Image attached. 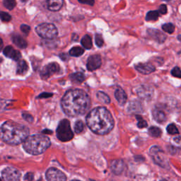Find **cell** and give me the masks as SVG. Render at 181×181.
Returning <instances> with one entry per match:
<instances>
[{
	"mask_svg": "<svg viewBox=\"0 0 181 181\" xmlns=\"http://www.w3.org/2000/svg\"><path fill=\"white\" fill-rule=\"evenodd\" d=\"M91 100L87 93L82 89L69 90L61 101L62 108L66 115L70 117L82 115L87 112Z\"/></svg>",
	"mask_w": 181,
	"mask_h": 181,
	"instance_id": "cell-1",
	"label": "cell"
},
{
	"mask_svg": "<svg viewBox=\"0 0 181 181\" xmlns=\"http://www.w3.org/2000/svg\"><path fill=\"white\" fill-rule=\"evenodd\" d=\"M86 123L93 132L105 135L113 129L115 122L109 110L104 107H98L88 113Z\"/></svg>",
	"mask_w": 181,
	"mask_h": 181,
	"instance_id": "cell-2",
	"label": "cell"
},
{
	"mask_svg": "<svg viewBox=\"0 0 181 181\" xmlns=\"http://www.w3.org/2000/svg\"><path fill=\"white\" fill-rule=\"evenodd\" d=\"M29 137V130L23 125L6 121L0 127V138L10 145H18Z\"/></svg>",
	"mask_w": 181,
	"mask_h": 181,
	"instance_id": "cell-3",
	"label": "cell"
},
{
	"mask_svg": "<svg viewBox=\"0 0 181 181\" xmlns=\"http://www.w3.org/2000/svg\"><path fill=\"white\" fill-rule=\"evenodd\" d=\"M51 140L46 136L34 135L29 136L23 144L25 151L32 155H39L44 153L51 146Z\"/></svg>",
	"mask_w": 181,
	"mask_h": 181,
	"instance_id": "cell-4",
	"label": "cell"
},
{
	"mask_svg": "<svg viewBox=\"0 0 181 181\" xmlns=\"http://www.w3.org/2000/svg\"><path fill=\"white\" fill-rule=\"evenodd\" d=\"M57 137L60 141H68L72 140L74 134L71 129L70 122L68 120L64 119L60 122L57 128Z\"/></svg>",
	"mask_w": 181,
	"mask_h": 181,
	"instance_id": "cell-5",
	"label": "cell"
},
{
	"mask_svg": "<svg viewBox=\"0 0 181 181\" xmlns=\"http://www.w3.org/2000/svg\"><path fill=\"white\" fill-rule=\"evenodd\" d=\"M149 154L155 163L161 166V168L169 169L170 165L168 158L165 153L159 146H153L149 150Z\"/></svg>",
	"mask_w": 181,
	"mask_h": 181,
	"instance_id": "cell-6",
	"label": "cell"
},
{
	"mask_svg": "<svg viewBox=\"0 0 181 181\" xmlns=\"http://www.w3.org/2000/svg\"><path fill=\"white\" fill-rule=\"evenodd\" d=\"M35 31L42 38L47 40H52L55 38L58 35L56 26L52 24L45 23L38 25L35 28Z\"/></svg>",
	"mask_w": 181,
	"mask_h": 181,
	"instance_id": "cell-7",
	"label": "cell"
},
{
	"mask_svg": "<svg viewBox=\"0 0 181 181\" xmlns=\"http://www.w3.org/2000/svg\"><path fill=\"white\" fill-rule=\"evenodd\" d=\"M2 178L4 181H19L21 173L13 167H7L2 171Z\"/></svg>",
	"mask_w": 181,
	"mask_h": 181,
	"instance_id": "cell-8",
	"label": "cell"
},
{
	"mask_svg": "<svg viewBox=\"0 0 181 181\" xmlns=\"http://www.w3.org/2000/svg\"><path fill=\"white\" fill-rule=\"evenodd\" d=\"M60 67L59 65L56 62L50 63L44 67L40 72V77L43 79H48L52 75L59 73Z\"/></svg>",
	"mask_w": 181,
	"mask_h": 181,
	"instance_id": "cell-9",
	"label": "cell"
},
{
	"mask_svg": "<svg viewBox=\"0 0 181 181\" xmlns=\"http://www.w3.org/2000/svg\"><path fill=\"white\" fill-rule=\"evenodd\" d=\"M45 176L48 181H67L65 174L55 168H49L46 172Z\"/></svg>",
	"mask_w": 181,
	"mask_h": 181,
	"instance_id": "cell-10",
	"label": "cell"
},
{
	"mask_svg": "<svg viewBox=\"0 0 181 181\" xmlns=\"http://www.w3.org/2000/svg\"><path fill=\"white\" fill-rule=\"evenodd\" d=\"M101 58L98 55H91L88 57L87 60V67L88 70L94 71L96 69H98L101 66Z\"/></svg>",
	"mask_w": 181,
	"mask_h": 181,
	"instance_id": "cell-11",
	"label": "cell"
},
{
	"mask_svg": "<svg viewBox=\"0 0 181 181\" xmlns=\"http://www.w3.org/2000/svg\"><path fill=\"white\" fill-rule=\"evenodd\" d=\"M125 163L122 159H115L111 161V171L115 175H120L125 170Z\"/></svg>",
	"mask_w": 181,
	"mask_h": 181,
	"instance_id": "cell-12",
	"label": "cell"
},
{
	"mask_svg": "<svg viewBox=\"0 0 181 181\" xmlns=\"http://www.w3.org/2000/svg\"><path fill=\"white\" fill-rule=\"evenodd\" d=\"M135 69L141 74H149L155 71L154 66L151 63H139L135 65Z\"/></svg>",
	"mask_w": 181,
	"mask_h": 181,
	"instance_id": "cell-13",
	"label": "cell"
},
{
	"mask_svg": "<svg viewBox=\"0 0 181 181\" xmlns=\"http://www.w3.org/2000/svg\"><path fill=\"white\" fill-rule=\"evenodd\" d=\"M4 55L8 58H10L13 60L18 61L21 59V52L16 51L12 46H7L4 50Z\"/></svg>",
	"mask_w": 181,
	"mask_h": 181,
	"instance_id": "cell-14",
	"label": "cell"
},
{
	"mask_svg": "<svg viewBox=\"0 0 181 181\" xmlns=\"http://www.w3.org/2000/svg\"><path fill=\"white\" fill-rule=\"evenodd\" d=\"M137 95L140 96L141 98L147 100L152 98L153 93H154V91H153L152 89L150 88L149 86H141L137 89Z\"/></svg>",
	"mask_w": 181,
	"mask_h": 181,
	"instance_id": "cell-15",
	"label": "cell"
},
{
	"mask_svg": "<svg viewBox=\"0 0 181 181\" xmlns=\"http://www.w3.org/2000/svg\"><path fill=\"white\" fill-rule=\"evenodd\" d=\"M153 118L158 123H162L164 121L166 120V115L165 112L161 108H156L152 111Z\"/></svg>",
	"mask_w": 181,
	"mask_h": 181,
	"instance_id": "cell-16",
	"label": "cell"
},
{
	"mask_svg": "<svg viewBox=\"0 0 181 181\" xmlns=\"http://www.w3.org/2000/svg\"><path fill=\"white\" fill-rule=\"evenodd\" d=\"M115 98L117 101H118L120 105H123L125 104V103L127 102V96L123 89H122L121 88H117L115 91Z\"/></svg>",
	"mask_w": 181,
	"mask_h": 181,
	"instance_id": "cell-17",
	"label": "cell"
},
{
	"mask_svg": "<svg viewBox=\"0 0 181 181\" xmlns=\"http://www.w3.org/2000/svg\"><path fill=\"white\" fill-rule=\"evenodd\" d=\"M149 35L151 36L152 38L155 39V40L158 41V43H163L165 41L166 36L161 33L160 30H155V29H149L148 30Z\"/></svg>",
	"mask_w": 181,
	"mask_h": 181,
	"instance_id": "cell-18",
	"label": "cell"
},
{
	"mask_svg": "<svg viewBox=\"0 0 181 181\" xmlns=\"http://www.w3.org/2000/svg\"><path fill=\"white\" fill-rule=\"evenodd\" d=\"M12 40L13 43L19 48L24 49L27 47V42L21 35L18 34H13L12 36Z\"/></svg>",
	"mask_w": 181,
	"mask_h": 181,
	"instance_id": "cell-19",
	"label": "cell"
},
{
	"mask_svg": "<svg viewBox=\"0 0 181 181\" xmlns=\"http://www.w3.org/2000/svg\"><path fill=\"white\" fill-rule=\"evenodd\" d=\"M64 2L62 0H51L48 2V8L52 12H57L62 7Z\"/></svg>",
	"mask_w": 181,
	"mask_h": 181,
	"instance_id": "cell-20",
	"label": "cell"
},
{
	"mask_svg": "<svg viewBox=\"0 0 181 181\" xmlns=\"http://www.w3.org/2000/svg\"><path fill=\"white\" fill-rule=\"evenodd\" d=\"M29 70V65L28 63L24 60H21L18 62L17 65V74L20 75H24L27 73Z\"/></svg>",
	"mask_w": 181,
	"mask_h": 181,
	"instance_id": "cell-21",
	"label": "cell"
},
{
	"mask_svg": "<svg viewBox=\"0 0 181 181\" xmlns=\"http://www.w3.org/2000/svg\"><path fill=\"white\" fill-rule=\"evenodd\" d=\"M142 106L140 102L137 101H135L131 103L128 106V111L130 113H138L141 112V109H142Z\"/></svg>",
	"mask_w": 181,
	"mask_h": 181,
	"instance_id": "cell-22",
	"label": "cell"
},
{
	"mask_svg": "<svg viewBox=\"0 0 181 181\" xmlns=\"http://www.w3.org/2000/svg\"><path fill=\"white\" fill-rule=\"evenodd\" d=\"M69 77H70V79L72 82L75 83H82L86 79L85 75L83 73H81V72H77V73L72 74L70 76H69Z\"/></svg>",
	"mask_w": 181,
	"mask_h": 181,
	"instance_id": "cell-23",
	"label": "cell"
},
{
	"mask_svg": "<svg viewBox=\"0 0 181 181\" xmlns=\"http://www.w3.org/2000/svg\"><path fill=\"white\" fill-rule=\"evenodd\" d=\"M81 43L83 45V47L86 49H91L92 48V40H91V38L88 35H85L82 39V41H81Z\"/></svg>",
	"mask_w": 181,
	"mask_h": 181,
	"instance_id": "cell-24",
	"label": "cell"
},
{
	"mask_svg": "<svg viewBox=\"0 0 181 181\" xmlns=\"http://www.w3.org/2000/svg\"><path fill=\"white\" fill-rule=\"evenodd\" d=\"M97 98L101 103H104L105 104H109L110 103V98H109L106 93H105L103 91H98L97 93Z\"/></svg>",
	"mask_w": 181,
	"mask_h": 181,
	"instance_id": "cell-25",
	"label": "cell"
},
{
	"mask_svg": "<svg viewBox=\"0 0 181 181\" xmlns=\"http://www.w3.org/2000/svg\"><path fill=\"white\" fill-rule=\"evenodd\" d=\"M84 52V50L81 47H74L69 51V55L72 57H79Z\"/></svg>",
	"mask_w": 181,
	"mask_h": 181,
	"instance_id": "cell-26",
	"label": "cell"
},
{
	"mask_svg": "<svg viewBox=\"0 0 181 181\" xmlns=\"http://www.w3.org/2000/svg\"><path fill=\"white\" fill-rule=\"evenodd\" d=\"M149 134L153 137H160L162 135V131L157 127H151L149 129Z\"/></svg>",
	"mask_w": 181,
	"mask_h": 181,
	"instance_id": "cell-27",
	"label": "cell"
},
{
	"mask_svg": "<svg viewBox=\"0 0 181 181\" xmlns=\"http://www.w3.org/2000/svg\"><path fill=\"white\" fill-rule=\"evenodd\" d=\"M159 17V12L158 11H150L147 13L146 16V21H157Z\"/></svg>",
	"mask_w": 181,
	"mask_h": 181,
	"instance_id": "cell-28",
	"label": "cell"
},
{
	"mask_svg": "<svg viewBox=\"0 0 181 181\" xmlns=\"http://www.w3.org/2000/svg\"><path fill=\"white\" fill-rule=\"evenodd\" d=\"M167 132H168V134L172 135H178L179 134V130H178V127L175 126V125L174 124H170L168 125V127L166 128Z\"/></svg>",
	"mask_w": 181,
	"mask_h": 181,
	"instance_id": "cell-29",
	"label": "cell"
},
{
	"mask_svg": "<svg viewBox=\"0 0 181 181\" xmlns=\"http://www.w3.org/2000/svg\"><path fill=\"white\" fill-rule=\"evenodd\" d=\"M83 129H84V125H83V122L82 120H78L75 122V125H74L75 132L77 134H79L83 132Z\"/></svg>",
	"mask_w": 181,
	"mask_h": 181,
	"instance_id": "cell-30",
	"label": "cell"
},
{
	"mask_svg": "<svg viewBox=\"0 0 181 181\" xmlns=\"http://www.w3.org/2000/svg\"><path fill=\"white\" fill-rule=\"evenodd\" d=\"M162 29L164 30V31L170 33V34H171V33H173L175 31V26L174 25L171 24V23H168V24H166L162 26Z\"/></svg>",
	"mask_w": 181,
	"mask_h": 181,
	"instance_id": "cell-31",
	"label": "cell"
},
{
	"mask_svg": "<svg viewBox=\"0 0 181 181\" xmlns=\"http://www.w3.org/2000/svg\"><path fill=\"white\" fill-rule=\"evenodd\" d=\"M4 6L9 10H12L16 7V2L13 0H4L3 2Z\"/></svg>",
	"mask_w": 181,
	"mask_h": 181,
	"instance_id": "cell-32",
	"label": "cell"
},
{
	"mask_svg": "<svg viewBox=\"0 0 181 181\" xmlns=\"http://www.w3.org/2000/svg\"><path fill=\"white\" fill-rule=\"evenodd\" d=\"M136 118H137V120H138L137 127L139 128H144V127H147V125H148V124H147L146 121L144 120L142 118H141V116L136 115Z\"/></svg>",
	"mask_w": 181,
	"mask_h": 181,
	"instance_id": "cell-33",
	"label": "cell"
},
{
	"mask_svg": "<svg viewBox=\"0 0 181 181\" xmlns=\"http://www.w3.org/2000/svg\"><path fill=\"white\" fill-rule=\"evenodd\" d=\"M0 19L4 22H9L12 20V16L7 12H0Z\"/></svg>",
	"mask_w": 181,
	"mask_h": 181,
	"instance_id": "cell-34",
	"label": "cell"
},
{
	"mask_svg": "<svg viewBox=\"0 0 181 181\" xmlns=\"http://www.w3.org/2000/svg\"><path fill=\"white\" fill-rule=\"evenodd\" d=\"M95 41H96V44L97 45L98 47H101L103 46V45L104 43V39H103L102 35L101 34H96V38H95Z\"/></svg>",
	"mask_w": 181,
	"mask_h": 181,
	"instance_id": "cell-35",
	"label": "cell"
},
{
	"mask_svg": "<svg viewBox=\"0 0 181 181\" xmlns=\"http://www.w3.org/2000/svg\"><path fill=\"white\" fill-rule=\"evenodd\" d=\"M171 74L177 78H181V69L178 67H175L171 70Z\"/></svg>",
	"mask_w": 181,
	"mask_h": 181,
	"instance_id": "cell-36",
	"label": "cell"
},
{
	"mask_svg": "<svg viewBox=\"0 0 181 181\" xmlns=\"http://www.w3.org/2000/svg\"><path fill=\"white\" fill-rule=\"evenodd\" d=\"M21 30L22 32L25 33V34L28 35L30 30V27L29 26H28V25L23 24L21 26Z\"/></svg>",
	"mask_w": 181,
	"mask_h": 181,
	"instance_id": "cell-37",
	"label": "cell"
},
{
	"mask_svg": "<svg viewBox=\"0 0 181 181\" xmlns=\"http://www.w3.org/2000/svg\"><path fill=\"white\" fill-rule=\"evenodd\" d=\"M23 118H24L25 120H26L29 122H33V118L31 115H30L29 113H23Z\"/></svg>",
	"mask_w": 181,
	"mask_h": 181,
	"instance_id": "cell-38",
	"label": "cell"
},
{
	"mask_svg": "<svg viewBox=\"0 0 181 181\" xmlns=\"http://www.w3.org/2000/svg\"><path fill=\"white\" fill-rule=\"evenodd\" d=\"M158 12L161 13V14H166L167 13V7L166 4H161L159 9H158Z\"/></svg>",
	"mask_w": 181,
	"mask_h": 181,
	"instance_id": "cell-39",
	"label": "cell"
},
{
	"mask_svg": "<svg viewBox=\"0 0 181 181\" xmlns=\"http://www.w3.org/2000/svg\"><path fill=\"white\" fill-rule=\"evenodd\" d=\"M33 178H34V174H33V173L29 172V173H28L26 175H25L24 180L26 181H33Z\"/></svg>",
	"mask_w": 181,
	"mask_h": 181,
	"instance_id": "cell-40",
	"label": "cell"
},
{
	"mask_svg": "<svg viewBox=\"0 0 181 181\" xmlns=\"http://www.w3.org/2000/svg\"><path fill=\"white\" fill-rule=\"evenodd\" d=\"M52 96V93H43L40 94V95L38 97V98H48V97H51Z\"/></svg>",
	"mask_w": 181,
	"mask_h": 181,
	"instance_id": "cell-41",
	"label": "cell"
},
{
	"mask_svg": "<svg viewBox=\"0 0 181 181\" xmlns=\"http://www.w3.org/2000/svg\"><path fill=\"white\" fill-rule=\"evenodd\" d=\"M79 2H80V3H82V4H90L91 6H93V5L94 4V2L93 1H79Z\"/></svg>",
	"mask_w": 181,
	"mask_h": 181,
	"instance_id": "cell-42",
	"label": "cell"
},
{
	"mask_svg": "<svg viewBox=\"0 0 181 181\" xmlns=\"http://www.w3.org/2000/svg\"><path fill=\"white\" fill-rule=\"evenodd\" d=\"M3 45H4V43H3V41L1 38H0V51H2V48H3Z\"/></svg>",
	"mask_w": 181,
	"mask_h": 181,
	"instance_id": "cell-43",
	"label": "cell"
},
{
	"mask_svg": "<svg viewBox=\"0 0 181 181\" xmlns=\"http://www.w3.org/2000/svg\"><path fill=\"white\" fill-rule=\"evenodd\" d=\"M43 132L44 134H52V131L49 130H45L43 131Z\"/></svg>",
	"mask_w": 181,
	"mask_h": 181,
	"instance_id": "cell-44",
	"label": "cell"
},
{
	"mask_svg": "<svg viewBox=\"0 0 181 181\" xmlns=\"http://www.w3.org/2000/svg\"><path fill=\"white\" fill-rule=\"evenodd\" d=\"M160 181H168V180H166V179H162V180H161Z\"/></svg>",
	"mask_w": 181,
	"mask_h": 181,
	"instance_id": "cell-45",
	"label": "cell"
},
{
	"mask_svg": "<svg viewBox=\"0 0 181 181\" xmlns=\"http://www.w3.org/2000/svg\"><path fill=\"white\" fill-rule=\"evenodd\" d=\"M71 181H80V180H72Z\"/></svg>",
	"mask_w": 181,
	"mask_h": 181,
	"instance_id": "cell-46",
	"label": "cell"
},
{
	"mask_svg": "<svg viewBox=\"0 0 181 181\" xmlns=\"http://www.w3.org/2000/svg\"><path fill=\"white\" fill-rule=\"evenodd\" d=\"M38 181H42V180H41V179H40V180H39Z\"/></svg>",
	"mask_w": 181,
	"mask_h": 181,
	"instance_id": "cell-47",
	"label": "cell"
},
{
	"mask_svg": "<svg viewBox=\"0 0 181 181\" xmlns=\"http://www.w3.org/2000/svg\"><path fill=\"white\" fill-rule=\"evenodd\" d=\"M0 181H2V180H1V178H0Z\"/></svg>",
	"mask_w": 181,
	"mask_h": 181,
	"instance_id": "cell-48",
	"label": "cell"
},
{
	"mask_svg": "<svg viewBox=\"0 0 181 181\" xmlns=\"http://www.w3.org/2000/svg\"><path fill=\"white\" fill-rule=\"evenodd\" d=\"M92 181H93V180H92Z\"/></svg>",
	"mask_w": 181,
	"mask_h": 181,
	"instance_id": "cell-49",
	"label": "cell"
}]
</instances>
